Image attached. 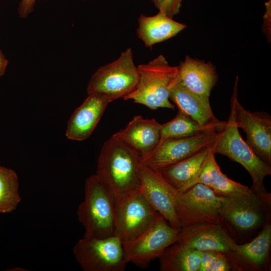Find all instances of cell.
Returning <instances> with one entry per match:
<instances>
[{"label":"cell","instance_id":"obj_9","mask_svg":"<svg viewBox=\"0 0 271 271\" xmlns=\"http://www.w3.org/2000/svg\"><path fill=\"white\" fill-rule=\"evenodd\" d=\"M75 257L84 271H123L127 263L122 243L116 236L83 237L73 248Z\"/></svg>","mask_w":271,"mask_h":271},{"label":"cell","instance_id":"obj_7","mask_svg":"<svg viewBox=\"0 0 271 271\" xmlns=\"http://www.w3.org/2000/svg\"><path fill=\"white\" fill-rule=\"evenodd\" d=\"M226 198L202 184L179 193L175 211L181 230L202 224H219Z\"/></svg>","mask_w":271,"mask_h":271},{"label":"cell","instance_id":"obj_10","mask_svg":"<svg viewBox=\"0 0 271 271\" xmlns=\"http://www.w3.org/2000/svg\"><path fill=\"white\" fill-rule=\"evenodd\" d=\"M180 231L158 213L151 225L124 249L126 262L147 267L176 242Z\"/></svg>","mask_w":271,"mask_h":271},{"label":"cell","instance_id":"obj_18","mask_svg":"<svg viewBox=\"0 0 271 271\" xmlns=\"http://www.w3.org/2000/svg\"><path fill=\"white\" fill-rule=\"evenodd\" d=\"M161 125L154 118L145 119L137 115L124 129L112 136L142 157L151 152L159 143Z\"/></svg>","mask_w":271,"mask_h":271},{"label":"cell","instance_id":"obj_24","mask_svg":"<svg viewBox=\"0 0 271 271\" xmlns=\"http://www.w3.org/2000/svg\"><path fill=\"white\" fill-rule=\"evenodd\" d=\"M21 200L17 174L12 169L0 166V213L14 211Z\"/></svg>","mask_w":271,"mask_h":271},{"label":"cell","instance_id":"obj_8","mask_svg":"<svg viewBox=\"0 0 271 271\" xmlns=\"http://www.w3.org/2000/svg\"><path fill=\"white\" fill-rule=\"evenodd\" d=\"M114 235L121 240L124 249L153 222L158 212L139 188L114 199Z\"/></svg>","mask_w":271,"mask_h":271},{"label":"cell","instance_id":"obj_13","mask_svg":"<svg viewBox=\"0 0 271 271\" xmlns=\"http://www.w3.org/2000/svg\"><path fill=\"white\" fill-rule=\"evenodd\" d=\"M139 190L154 210L173 227L180 229L175 205L178 191L156 170L140 163Z\"/></svg>","mask_w":271,"mask_h":271},{"label":"cell","instance_id":"obj_2","mask_svg":"<svg viewBox=\"0 0 271 271\" xmlns=\"http://www.w3.org/2000/svg\"><path fill=\"white\" fill-rule=\"evenodd\" d=\"M140 158L135 151L113 136L103 144L96 175L114 199L139 187Z\"/></svg>","mask_w":271,"mask_h":271},{"label":"cell","instance_id":"obj_17","mask_svg":"<svg viewBox=\"0 0 271 271\" xmlns=\"http://www.w3.org/2000/svg\"><path fill=\"white\" fill-rule=\"evenodd\" d=\"M178 82L190 91L209 99L211 91L218 81L215 66L210 62L186 56L178 66Z\"/></svg>","mask_w":271,"mask_h":271},{"label":"cell","instance_id":"obj_21","mask_svg":"<svg viewBox=\"0 0 271 271\" xmlns=\"http://www.w3.org/2000/svg\"><path fill=\"white\" fill-rule=\"evenodd\" d=\"M210 147L175 163L155 170L181 193L188 188L197 174Z\"/></svg>","mask_w":271,"mask_h":271},{"label":"cell","instance_id":"obj_16","mask_svg":"<svg viewBox=\"0 0 271 271\" xmlns=\"http://www.w3.org/2000/svg\"><path fill=\"white\" fill-rule=\"evenodd\" d=\"M111 100L99 94H90L70 118L66 136L70 140L81 141L92 133L105 108Z\"/></svg>","mask_w":271,"mask_h":271},{"label":"cell","instance_id":"obj_26","mask_svg":"<svg viewBox=\"0 0 271 271\" xmlns=\"http://www.w3.org/2000/svg\"><path fill=\"white\" fill-rule=\"evenodd\" d=\"M217 194L227 197L247 191L249 187L229 178L222 172L210 187Z\"/></svg>","mask_w":271,"mask_h":271},{"label":"cell","instance_id":"obj_14","mask_svg":"<svg viewBox=\"0 0 271 271\" xmlns=\"http://www.w3.org/2000/svg\"><path fill=\"white\" fill-rule=\"evenodd\" d=\"M176 242L201 251L222 252L229 260L236 244L221 225L216 223L202 224L180 230Z\"/></svg>","mask_w":271,"mask_h":271},{"label":"cell","instance_id":"obj_5","mask_svg":"<svg viewBox=\"0 0 271 271\" xmlns=\"http://www.w3.org/2000/svg\"><path fill=\"white\" fill-rule=\"evenodd\" d=\"M230 106L226 124L219 132L211 148L215 154L225 156L246 169L252 179L251 188L257 191H265L263 180L271 174V165L258 157L242 139L235 121L234 107L231 101Z\"/></svg>","mask_w":271,"mask_h":271},{"label":"cell","instance_id":"obj_1","mask_svg":"<svg viewBox=\"0 0 271 271\" xmlns=\"http://www.w3.org/2000/svg\"><path fill=\"white\" fill-rule=\"evenodd\" d=\"M271 193L251 188L226 197L220 224L233 241L246 242L265 225L270 223Z\"/></svg>","mask_w":271,"mask_h":271},{"label":"cell","instance_id":"obj_29","mask_svg":"<svg viewBox=\"0 0 271 271\" xmlns=\"http://www.w3.org/2000/svg\"><path fill=\"white\" fill-rule=\"evenodd\" d=\"M265 11L263 17V24L262 31L266 36L268 41L270 40V15H271V2L268 0L265 3Z\"/></svg>","mask_w":271,"mask_h":271},{"label":"cell","instance_id":"obj_3","mask_svg":"<svg viewBox=\"0 0 271 271\" xmlns=\"http://www.w3.org/2000/svg\"><path fill=\"white\" fill-rule=\"evenodd\" d=\"M137 67V86L123 99L132 100L153 110L159 108L174 109L175 105L170 101V93L178 80V66L170 65L166 58L160 55Z\"/></svg>","mask_w":271,"mask_h":271},{"label":"cell","instance_id":"obj_30","mask_svg":"<svg viewBox=\"0 0 271 271\" xmlns=\"http://www.w3.org/2000/svg\"><path fill=\"white\" fill-rule=\"evenodd\" d=\"M37 0H21L18 9L20 17L27 18L34 10Z\"/></svg>","mask_w":271,"mask_h":271},{"label":"cell","instance_id":"obj_25","mask_svg":"<svg viewBox=\"0 0 271 271\" xmlns=\"http://www.w3.org/2000/svg\"><path fill=\"white\" fill-rule=\"evenodd\" d=\"M215 154L211 146L197 174L187 189L197 184H202L210 187L213 183L221 172L216 161Z\"/></svg>","mask_w":271,"mask_h":271},{"label":"cell","instance_id":"obj_11","mask_svg":"<svg viewBox=\"0 0 271 271\" xmlns=\"http://www.w3.org/2000/svg\"><path fill=\"white\" fill-rule=\"evenodd\" d=\"M219 132L211 131L187 138L160 140L151 152L140 157V163L153 170L175 163L212 146Z\"/></svg>","mask_w":271,"mask_h":271},{"label":"cell","instance_id":"obj_27","mask_svg":"<svg viewBox=\"0 0 271 271\" xmlns=\"http://www.w3.org/2000/svg\"><path fill=\"white\" fill-rule=\"evenodd\" d=\"M154 6L167 16L172 18L180 12L183 0H151Z\"/></svg>","mask_w":271,"mask_h":271},{"label":"cell","instance_id":"obj_15","mask_svg":"<svg viewBox=\"0 0 271 271\" xmlns=\"http://www.w3.org/2000/svg\"><path fill=\"white\" fill-rule=\"evenodd\" d=\"M249 242L235 245L230 261L236 270H267L270 266L271 224L262 227Z\"/></svg>","mask_w":271,"mask_h":271},{"label":"cell","instance_id":"obj_23","mask_svg":"<svg viewBox=\"0 0 271 271\" xmlns=\"http://www.w3.org/2000/svg\"><path fill=\"white\" fill-rule=\"evenodd\" d=\"M227 121L219 124H202L179 110L176 116L169 122L162 124L160 139L190 137L208 132H220Z\"/></svg>","mask_w":271,"mask_h":271},{"label":"cell","instance_id":"obj_31","mask_svg":"<svg viewBox=\"0 0 271 271\" xmlns=\"http://www.w3.org/2000/svg\"><path fill=\"white\" fill-rule=\"evenodd\" d=\"M8 63V60L0 50V76H3L5 74Z\"/></svg>","mask_w":271,"mask_h":271},{"label":"cell","instance_id":"obj_28","mask_svg":"<svg viewBox=\"0 0 271 271\" xmlns=\"http://www.w3.org/2000/svg\"><path fill=\"white\" fill-rule=\"evenodd\" d=\"M219 251L205 250L202 251V257L199 271H212Z\"/></svg>","mask_w":271,"mask_h":271},{"label":"cell","instance_id":"obj_6","mask_svg":"<svg viewBox=\"0 0 271 271\" xmlns=\"http://www.w3.org/2000/svg\"><path fill=\"white\" fill-rule=\"evenodd\" d=\"M138 81V67L133 61L132 49L129 48L116 60L96 70L88 82L87 92L88 94L105 96L112 101L131 93Z\"/></svg>","mask_w":271,"mask_h":271},{"label":"cell","instance_id":"obj_20","mask_svg":"<svg viewBox=\"0 0 271 271\" xmlns=\"http://www.w3.org/2000/svg\"><path fill=\"white\" fill-rule=\"evenodd\" d=\"M170 99L182 111L202 124H219L211 109L209 99L201 97L184 87L178 82L172 88Z\"/></svg>","mask_w":271,"mask_h":271},{"label":"cell","instance_id":"obj_22","mask_svg":"<svg viewBox=\"0 0 271 271\" xmlns=\"http://www.w3.org/2000/svg\"><path fill=\"white\" fill-rule=\"evenodd\" d=\"M202 251L176 242L166 248L158 257L161 271H199Z\"/></svg>","mask_w":271,"mask_h":271},{"label":"cell","instance_id":"obj_12","mask_svg":"<svg viewBox=\"0 0 271 271\" xmlns=\"http://www.w3.org/2000/svg\"><path fill=\"white\" fill-rule=\"evenodd\" d=\"M238 82L237 76L231 98L236 124L245 133V142L253 152L271 165V116L264 111L251 112L244 108L237 99Z\"/></svg>","mask_w":271,"mask_h":271},{"label":"cell","instance_id":"obj_19","mask_svg":"<svg viewBox=\"0 0 271 271\" xmlns=\"http://www.w3.org/2000/svg\"><path fill=\"white\" fill-rule=\"evenodd\" d=\"M186 26L159 11L152 16L141 15L138 19L137 36L146 47L168 40L183 30Z\"/></svg>","mask_w":271,"mask_h":271},{"label":"cell","instance_id":"obj_4","mask_svg":"<svg viewBox=\"0 0 271 271\" xmlns=\"http://www.w3.org/2000/svg\"><path fill=\"white\" fill-rule=\"evenodd\" d=\"M84 237L105 238L114 235V198L95 175L87 178L84 199L77 210Z\"/></svg>","mask_w":271,"mask_h":271}]
</instances>
